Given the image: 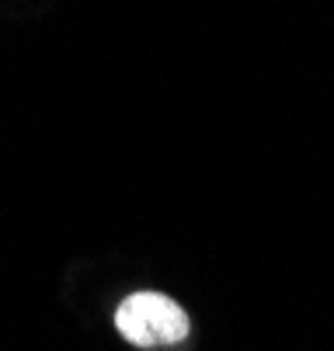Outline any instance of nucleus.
Here are the masks:
<instances>
[{
	"mask_svg": "<svg viewBox=\"0 0 334 351\" xmlns=\"http://www.w3.org/2000/svg\"><path fill=\"white\" fill-rule=\"evenodd\" d=\"M119 334L136 348H157V344H178L188 337L192 324L188 313L164 292H132L115 310Z\"/></svg>",
	"mask_w": 334,
	"mask_h": 351,
	"instance_id": "f257e3e1",
	"label": "nucleus"
}]
</instances>
